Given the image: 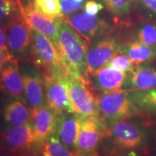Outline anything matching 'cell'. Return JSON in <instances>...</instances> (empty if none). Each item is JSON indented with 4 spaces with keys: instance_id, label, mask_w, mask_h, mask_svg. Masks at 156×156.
<instances>
[{
    "instance_id": "cell-12",
    "label": "cell",
    "mask_w": 156,
    "mask_h": 156,
    "mask_svg": "<svg viewBox=\"0 0 156 156\" xmlns=\"http://www.w3.org/2000/svg\"><path fill=\"white\" fill-rule=\"evenodd\" d=\"M21 15L30 28L34 29L49 39L56 48L58 46L59 25L64 18H51L41 14L34 9L33 3L20 9Z\"/></svg>"
},
{
    "instance_id": "cell-25",
    "label": "cell",
    "mask_w": 156,
    "mask_h": 156,
    "mask_svg": "<svg viewBox=\"0 0 156 156\" xmlns=\"http://www.w3.org/2000/svg\"><path fill=\"white\" fill-rule=\"evenodd\" d=\"M34 9L41 14L51 18H64L61 12L59 0H53L48 2H33Z\"/></svg>"
},
{
    "instance_id": "cell-8",
    "label": "cell",
    "mask_w": 156,
    "mask_h": 156,
    "mask_svg": "<svg viewBox=\"0 0 156 156\" xmlns=\"http://www.w3.org/2000/svg\"><path fill=\"white\" fill-rule=\"evenodd\" d=\"M108 129V127L99 116L82 117L77 149L87 153L97 152Z\"/></svg>"
},
{
    "instance_id": "cell-3",
    "label": "cell",
    "mask_w": 156,
    "mask_h": 156,
    "mask_svg": "<svg viewBox=\"0 0 156 156\" xmlns=\"http://www.w3.org/2000/svg\"><path fill=\"white\" fill-rule=\"evenodd\" d=\"M32 43L30 56L32 62L41 72L44 79L64 77L67 74L57 50L49 39L30 28Z\"/></svg>"
},
{
    "instance_id": "cell-33",
    "label": "cell",
    "mask_w": 156,
    "mask_h": 156,
    "mask_svg": "<svg viewBox=\"0 0 156 156\" xmlns=\"http://www.w3.org/2000/svg\"><path fill=\"white\" fill-rule=\"evenodd\" d=\"M73 156H99L97 152L92 153H84L83 151H80V150L76 149L73 151Z\"/></svg>"
},
{
    "instance_id": "cell-30",
    "label": "cell",
    "mask_w": 156,
    "mask_h": 156,
    "mask_svg": "<svg viewBox=\"0 0 156 156\" xmlns=\"http://www.w3.org/2000/svg\"><path fill=\"white\" fill-rule=\"evenodd\" d=\"M142 10L152 16H156V0H136Z\"/></svg>"
},
{
    "instance_id": "cell-35",
    "label": "cell",
    "mask_w": 156,
    "mask_h": 156,
    "mask_svg": "<svg viewBox=\"0 0 156 156\" xmlns=\"http://www.w3.org/2000/svg\"><path fill=\"white\" fill-rule=\"evenodd\" d=\"M51 1H53V0H34V2H48Z\"/></svg>"
},
{
    "instance_id": "cell-10",
    "label": "cell",
    "mask_w": 156,
    "mask_h": 156,
    "mask_svg": "<svg viewBox=\"0 0 156 156\" xmlns=\"http://www.w3.org/2000/svg\"><path fill=\"white\" fill-rule=\"evenodd\" d=\"M128 75L114 67L105 66L85 77L84 82L91 90L101 93L119 90L125 84Z\"/></svg>"
},
{
    "instance_id": "cell-19",
    "label": "cell",
    "mask_w": 156,
    "mask_h": 156,
    "mask_svg": "<svg viewBox=\"0 0 156 156\" xmlns=\"http://www.w3.org/2000/svg\"><path fill=\"white\" fill-rule=\"evenodd\" d=\"M32 113L31 109L23 100H15L5 106L3 117L7 127L11 128L31 122Z\"/></svg>"
},
{
    "instance_id": "cell-20",
    "label": "cell",
    "mask_w": 156,
    "mask_h": 156,
    "mask_svg": "<svg viewBox=\"0 0 156 156\" xmlns=\"http://www.w3.org/2000/svg\"><path fill=\"white\" fill-rule=\"evenodd\" d=\"M120 51L126 54L136 66L151 62L156 58V47L142 44L138 41L124 45Z\"/></svg>"
},
{
    "instance_id": "cell-26",
    "label": "cell",
    "mask_w": 156,
    "mask_h": 156,
    "mask_svg": "<svg viewBox=\"0 0 156 156\" xmlns=\"http://www.w3.org/2000/svg\"><path fill=\"white\" fill-rule=\"evenodd\" d=\"M21 14L17 0H0V24L7 23L13 17Z\"/></svg>"
},
{
    "instance_id": "cell-16",
    "label": "cell",
    "mask_w": 156,
    "mask_h": 156,
    "mask_svg": "<svg viewBox=\"0 0 156 156\" xmlns=\"http://www.w3.org/2000/svg\"><path fill=\"white\" fill-rule=\"evenodd\" d=\"M0 90L10 97L23 101L24 86L17 58H12L4 64L0 74Z\"/></svg>"
},
{
    "instance_id": "cell-23",
    "label": "cell",
    "mask_w": 156,
    "mask_h": 156,
    "mask_svg": "<svg viewBox=\"0 0 156 156\" xmlns=\"http://www.w3.org/2000/svg\"><path fill=\"white\" fill-rule=\"evenodd\" d=\"M102 2L113 15L124 17L131 12L136 0H102Z\"/></svg>"
},
{
    "instance_id": "cell-27",
    "label": "cell",
    "mask_w": 156,
    "mask_h": 156,
    "mask_svg": "<svg viewBox=\"0 0 156 156\" xmlns=\"http://www.w3.org/2000/svg\"><path fill=\"white\" fill-rule=\"evenodd\" d=\"M106 66L114 67L124 73H132L137 67L126 54L119 51L106 64ZM105 67V66H104Z\"/></svg>"
},
{
    "instance_id": "cell-11",
    "label": "cell",
    "mask_w": 156,
    "mask_h": 156,
    "mask_svg": "<svg viewBox=\"0 0 156 156\" xmlns=\"http://www.w3.org/2000/svg\"><path fill=\"white\" fill-rule=\"evenodd\" d=\"M122 47L116 38L111 36L103 37L98 41L92 47L89 48L87 51L85 77L106 66L120 51Z\"/></svg>"
},
{
    "instance_id": "cell-32",
    "label": "cell",
    "mask_w": 156,
    "mask_h": 156,
    "mask_svg": "<svg viewBox=\"0 0 156 156\" xmlns=\"http://www.w3.org/2000/svg\"><path fill=\"white\" fill-rule=\"evenodd\" d=\"M7 48V36L6 25L0 24V48Z\"/></svg>"
},
{
    "instance_id": "cell-17",
    "label": "cell",
    "mask_w": 156,
    "mask_h": 156,
    "mask_svg": "<svg viewBox=\"0 0 156 156\" xmlns=\"http://www.w3.org/2000/svg\"><path fill=\"white\" fill-rule=\"evenodd\" d=\"M81 120L82 116L73 112L58 115L56 135L60 142L72 152L77 149Z\"/></svg>"
},
{
    "instance_id": "cell-31",
    "label": "cell",
    "mask_w": 156,
    "mask_h": 156,
    "mask_svg": "<svg viewBox=\"0 0 156 156\" xmlns=\"http://www.w3.org/2000/svg\"><path fill=\"white\" fill-rule=\"evenodd\" d=\"M12 58V57L8 48H0V74H1L2 69V67L5 62Z\"/></svg>"
},
{
    "instance_id": "cell-29",
    "label": "cell",
    "mask_w": 156,
    "mask_h": 156,
    "mask_svg": "<svg viewBox=\"0 0 156 156\" xmlns=\"http://www.w3.org/2000/svg\"><path fill=\"white\" fill-rule=\"evenodd\" d=\"M82 9L87 14L91 16H97L98 14L103 9V5L95 0H87V2H85Z\"/></svg>"
},
{
    "instance_id": "cell-14",
    "label": "cell",
    "mask_w": 156,
    "mask_h": 156,
    "mask_svg": "<svg viewBox=\"0 0 156 156\" xmlns=\"http://www.w3.org/2000/svg\"><path fill=\"white\" fill-rule=\"evenodd\" d=\"M64 76L58 78H44L47 105L58 115L63 113L73 112Z\"/></svg>"
},
{
    "instance_id": "cell-5",
    "label": "cell",
    "mask_w": 156,
    "mask_h": 156,
    "mask_svg": "<svg viewBox=\"0 0 156 156\" xmlns=\"http://www.w3.org/2000/svg\"><path fill=\"white\" fill-rule=\"evenodd\" d=\"M36 151H39V145L31 122L7 128L0 134V152L28 156Z\"/></svg>"
},
{
    "instance_id": "cell-4",
    "label": "cell",
    "mask_w": 156,
    "mask_h": 156,
    "mask_svg": "<svg viewBox=\"0 0 156 156\" xmlns=\"http://www.w3.org/2000/svg\"><path fill=\"white\" fill-rule=\"evenodd\" d=\"M96 98L99 116L108 128L139 114L140 110L132 102L127 90L101 93Z\"/></svg>"
},
{
    "instance_id": "cell-15",
    "label": "cell",
    "mask_w": 156,
    "mask_h": 156,
    "mask_svg": "<svg viewBox=\"0 0 156 156\" xmlns=\"http://www.w3.org/2000/svg\"><path fill=\"white\" fill-rule=\"evenodd\" d=\"M23 80V101L34 111L47 105L44 79L36 73H25L22 75Z\"/></svg>"
},
{
    "instance_id": "cell-13",
    "label": "cell",
    "mask_w": 156,
    "mask_h": 156,
    "mask_svg": "<svg viewBox=\"0 0 156 156\" xmlns=\"http://www.w3.org/2000/svg\"><path fill=\"white\" fill-rule=\"evenodd\" d=\"M32 112L31 124L40 148L51 136L56 134L58 114L48 105Z\"/></svg>"
},
{
    "instance_id": "cell-34",
    "label": "cell",
    "mask_w": 156,
    "mask_h": 156,
    "mask_svg": "<svg viewBox=\"0 0 156 156\" xmlns=\"http://www.w3.org/2000/svg\"><path fill=\"white\" fill-rule=\"evenodd\" d=\"M20 6V9L24 8V7H28V5H31L34 2V0H17Z\"/></svg>"
},
{
    "instance_id": "cell-28",
    "label": "cell",
    "mask_w": 156,
    "mask_h": 156,
    "mask_svg": "<svg viewBox=\"0 0 156 156\" xmlns=\"http://www.w3.org/2000/svg\"><path fill=\"white\" fill-rule=\"evenodd\" d=\"M86 0H60V7L64 17L77 12L83 7Z\"/></svg>"
},
{
    "instance_id": "cell-1",
    "label": "cell",
    "mask_w": 156,
    "mask_h": 156,
    "mask_svg": "<svg viewBox=\"0 0 156 156\" xmlns=\"http://www.w3.org/2000/svg\"><path fill=\"white\" fill-rule=\"evenodd\" d=\"M90 44L63 19L59 25L57 50L67 73L84 80Z\"/></svg>"
},
{
    "instance_id": "cell-9",
    "label": "cell",
    "mask_w": 156,
    "mask_h": 156,
    "mask_svg": "<svg viewBox=\"0 0 156 156\" xmlns=\"http://www.w3.org/2000/svg\"><path fill=\"white\" fill-rule=\"evenodd\" d=\"M64 20L90 44L92 41L106 34L111 28L106 20L91 16L83 9L65 17Z\"/></svg>"
},
{
    "instance_id": "cell-22",
    "label": "cell",
    "mask_w": 156,
    "mask_h": 156,
    "mask_svg": "<svg viewBox=\"0 0 156 156\" xmlns=\"http://www.w3.org/2000/svg\"><path fill=\"white\" fill-rule=\"evenodd\" d=\"M39 151L41 156H73V152L60 142L56 134L45 142Z\"/></svg>"
},
{
    "instance_id": "cell-6",
    "label": "cell",
    "mask_w": 156,
    "mask_h": 156,
    "mask_svg": "<svg viewBox=\"0 0 156 156\" xmlns=\"http://www.w3.org/2000/svg\"><path fill=\"white\" fill-rule=\"evenodd\" d=\"M64 78L73 112L82 117L98 116L96 96L87 84L69 73Z\"/></svg>"
},
{
    "instance_id": "cell-7",
    "label": "cell",
    "mask_w": 156,
    "mask_h": 156,
    "mask_svg": "<svg viewBox=\"0 0 156 156\" xmlns=\"http://www.w3.org/2000/svg\"><path fill=\"white\" fill-rule=\"evenodd\" d=\"M7 48L12 57L22 58L30 53L32 43L30 28L23 15L20 14L12 18L6 25Z\"/></svg>"
},
{
    "instance_id": "cell-24",
    "label": "cell",
    "mask_w": 156,
    "mask_h": 156,
    "mask_svg": "<svg viewBox=\"0 0 156 156\" xmlns=\"http://www.w3.org/2000/svg\"><path fill=\"white\" fill-rule=\"evenodd\" d=\"M137 41L147 46L156 47V22L149 21L142 23L137 31Z\"/></svg>"
},
{
    "instance_id": "cell-18",
    "label": "cell",
    "mask_w": 156,
    "mask_h": 156,
    "mask_svg": "<svg viewBox=\"0 0 156 156\" xmlns=\"http://www.w3.org/2000/svg\"><path fill=\"white\" fill-rule=\"evenodd\" d=\"M129 90H143L156 87V69L149 66H137L127 77L124 85Z\"/></svg>"
},
{
    "instance_id": "cell-2",
    "label": "cell",
    "mask_w": 156,
    "mask_h": 156,
    "mask_svg": "<svg viewBox=\"0 0 156 156\" xmlns=\"http://www.w3.org/2000/svg\"><path fill=\"white\" fill-rule=\"evenodd\" d=\"M147 138V132L142 124L129 119L109 127L103 142L108 154L122 156L132 155L143 149Z\"/></svg>"
},
{
    "instance_id": "cell-21",
    "label": "cell",
    "mask_w": 156,
    "mask_h": 156,
    "mask_svg": "<svg viewBox=\"0 0 156 156\" xmlns=\"http://www.w3.org/2000/svg\"><path fill=\"white\" fill-rule=\"evenodd\" d=\"M130 98L139 110L156 114V87L143 90H127Z\"/></svg>"
},
{
    "instance_id": "cell-36",
    "label": "cell",
    "mask_w": 156,
    "mask_h": 156,
    "mask_svg": "<svg viewBox=\"0 0 156 156\" xmlns=\"http://www.w3.org/2000/svg\"><path fill=\"white\" fill-rule=\"evenodd\" d=\"M0 156H12L9 154L5 153V152H0Z\"/></svg>"
}]
</instances>
